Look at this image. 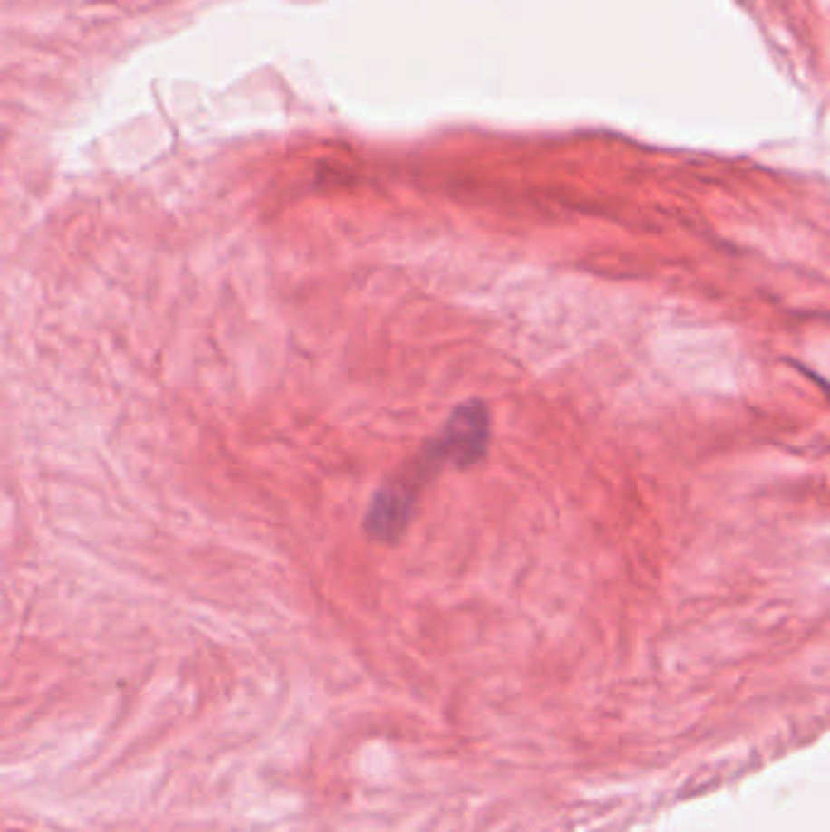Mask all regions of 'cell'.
I'll use <instances>...</instances> for the list:
<instances>
[{
    "instance_id": "1",
    "label": "cell",
    "mask_w": 830,
    "mask_h": 832,
    "mask_svg": "<svg viewBox=\"0 0 830 832\" xmlns=\"http://www.w3.org/2000/svg\"><path fill=\"white\" fill-rule=\"evenodd\" d=\"M489 441V416L480 402L463 405L453 414L441 441L443 458H456L458 465H470L482 458Z\"/></svg>"
}]
</instances>
